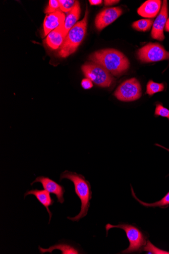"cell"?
I'll use <instances>...</instances> for the list:
<instances>
[{"label":"cell","mask_w":169,"mask_h":254,"mask_svg":"<svg viewBox=\"0 0 169 254\" xmlns=\"http://www.w3.org/2000/svg\"><path fill=\"white\" fill-rule=\"evenodd\" d=\"M60 9V4L57 0H50L49 5L45 10V13L50 14Z\"/></svg>","instance_id":"cell-23"},{"label":"cell","mask_w":169,"mask_h":254,"mask_svg":"<svg viewBox=\"0 0 169 254\" xmlns=\"http://www.w3.org/2000/svg\"><path fill=\"white\" fill-rule=\"evenodd\" d=\"M29 195H34L38 201L45 207L50 215V224L53 217V213L50 210V206H52L55 202L54 199L51 196L50 192L45 190H33L27 191L24 195V198H25L27 196Z\"/></svg>","instance_id":"cell-12"},{"label":"cell","mask_w":169,"mask_h":254,"mask_svg":"<svg viewBox=\"0 0 169 254\" xmlns=\"http://www.w3.org/2000/svg\"><path fill=\"white\" fill-rule=\"evenodd\" d=\"M65 15L60 10L48 14L43 24L44 35L47 36L57 28L64 25Z\"/></svg>","instance_id":"cell-11"},{"label":"cell","mask_w":169,"mask_h":254,"mask_svg":"<svg viewBox=\"0 0 169 254\" xmlns=\"http://www.w3.org/2000/svg\"><path fill=\"white\" fill-rule=\"evenodd\" d=\"M65 37L64 26H62L48 34L45 41L51 49L56 50L61 47Z\"/></svg>","instance_id":"cell-15"},{"label":"cell","mask_w":169,"mask_h":254,"mask_svg":"<svg viewBox=\"0 0 169 254\" xmlns=\"http://www.w3.org/2000/svg\"><path fill=\"white\" fill-rule=\"evenodd\" d=\"M66 179L73 183L75 192L81 202V211L78 215L74 217H67V219L73 221L79 222L86 217L90 205V200L92 197V192L89 182L85 177L76 173L65 171L60 175V181Z\"/></svg>","instance_id":"cell-2"},{"label":"cell","mask_w":169,"mask_h":254,"mask_svg":"<svg viewBox=\"0 0 169 254\" xmlns=\"http://www.w3.org/2000/svg\"><path fill=\"white\" fill-rule=\"evenodd\" d=\"M144 251L148 252V254H169V252L162 250L159 248H157L149 241H148L147 245L146 247H145Z\"/></svg>","instance_id":"cell-22"},{"label":"cell","mask_w":169,"mask_h":254,"mask_svg":"<svg viewBox=\"0 0 169 254\" xmlns=\"http://www.w3.org/2000/svg\"><path fill=\"white\" fill-rule=\"evenodd\" d=\"M114 228L123 230L129 242V247L122 251V254H139L144 251L148 241L146 235L137 226L125 223H120L116 225L107 224L106 226L107 237L109 231Z\"/></svg>","instance_id":"cell-3"},{"label":"cell","mask_w":169,"mask_h":254,"mask_svg":"<svg viewBox=\"0 0 169 254\" xmlns=\"http://www.w3.org/2000/svg\"><path fill=\"white\" fill-rule=\"evenodd\" d=\"M38 248L40 253L42 254L47 252L52 253L56 250H60L62 254H82L81 250L76 246L66 241H61L48 249H43L40 246H39Z\"/></svg>","instance_id":"cell-14"},{"label":"cell","mask_w":169,"mask_h":254,"mask_svg":"<svg viewBox=\"0 0 169 254\" xmlns=\"http://www.w3.org/2000/svg\"><path fill=\"white\" fill-rule=\"evenodd\" d=\"M165 30L166 32H169V18H168L165 27Z\"/></svg>","instance_id":"cell-27"},{"label":"cell","mask_w":169,"mask_h":254,"mask_svg":"<svg viewBox=\"0 0 169 254\" xmlns=\"http://www.w3.org/2000/svg\"><path fill=\"white\" fill-rule=\"evenodd\" d=\"M137 57L142 63H153L169 60V52L158 43H149L138 50Z\"/></svg>","instance_id":"cell-6"},{"label":"cell","mask_w":169,"mask_h":254,"mask_svg":"<svg viewBox=\"0 0 169 254\" xmlns=\"http://www.w3.org/2000/svg\"><path fill=\"white\" fill-rule=\"evenodd\" d=\"M157 146H158L159 147H162L163 148L168 150L169 151V149L161 146L159 144H157ZM131 193L132 196L134 198L135 200H136L141 205L146 206L147 207H162V208H164V207H167L169 205V192L167 193L165 196L161 199L160 200L158 201L157 202H154V203H147L144 202L142 201V200H140L138 197H137L134 190L133 189V188L132 186H131Z\"/></svg>","instance_id":"cell-17"},{"label":"cell","mask_w":169,"mask_h":254,"mask_svg":"<svg viewBox=\"0 0 169 254\" xmlns=\"http://www.w3.org/2000/svg\"><path fill=\"white\" fill-rule=\"evenodd\" d=\"M88 16V10L87 8L84 18L78 22L68 32L58 52L59 56L65 58L77 51L86 35Z\"/></svg>","instance_id":"cell-4"},{"label":"cell","mask_w":169,"mask_h":254,"mask_svg":"<svg viewBox=\"0 0 169 254\" xmlns=\"http://www.w3.org/2000/svg\"><path fill=\"white\" fill-rule=\"evenodd\" d=\"M86 77L96 85L102 87H108L113 81L112 74L101 65L93 63H86L81 67Z\"/></svg>","instance_id":"cell-5"},{"label":"cell","mask_w":169,"mask_h":254,"mask_svg":"<svg viewBox=\"0 0 169 254\" xmlns=\"http://www.w3.org/2000/svg\"><path fill=\"white\" fill-rule=\"evenodd\" d=\"M168 8L167 1H164L161 10L154 22L152 30V37L159 41H163L165 37L164 30L168 19Z\"/></svg>","instance_id":"cell-9"},{"label":"cell","mask_w":169,"mask_h":254,"mask_svg":"<svg viewBox=\"0 0 169 254\" xmlns=\"http://www.w3.org/2000/svg\"><path fill=\"white\" fill-rule=\"evenodd\" d=\"M161 4L160 0H149L140 6L137 9V13L142 17L154 18L159 14Z\"/></svg>","instance_id":"cell-13"},{"label":"cell","mask_w":169,"mask_h":254,"mask_svg":"<svg viewBox=\"0 0 169 254\" xmlns=\"http://www.w3.org/2000/svg\"><path fill=\"white\" fill-rule=\"evenodd\" d=\"M154 21L151 19H143L136 21L133 23L132 28L136 31L140 32H147L149 31Z\"/></svg>","instance_id":"cell-18"},{"label":"cell","mask_w":169,"mask_h":254,"mask_svg":"<svg viewBox=\"0 0 169 254\" xmlns=\"http://www.w3.org/2000/svg\"><path fill=\"white\" fill-rule=\"evenodd\" d=\"M89 60L105 67L112 75L119 76L129 68L128 59L121 52L114 49H106L92 54Z\"/></svg>","instance_id":"cell-1"},{"label":"cell","mask_w":169,"mask_h":254,"mask_svg":"<svg viewBox=\"0 0 169 254\" xmlns=\"http://www.w3.org/2000/svg\"><path fill=\"white\" fill-rule=\"evenodd\" d=\"M76 2L74 0H59L60 10L64 12H69L73 8Z\"/></svg>","instance_id":"cell-20"},{"label":"cell","mask_w":169,"mask_h":254,"mask_svg":"<svg viewBox=\"0 0 169 254\" xmlns=\"http://www.w3.org/2000/svg\"><path fill=\"white\" fill-rule=\"evenodd\" d=\"M157 117L167 118L169 120V110L164 107L162 104L157 103L155 112Z\"/></svg>","instance_id":"cell-21"},{"label":"cell","mask_w":169,"mask_h":254,"mask_svg":"<svg viewBox=\"0 0 169 254\" xmlns=\"http://www.w3.org/2000/svg\"><path fill=\"white\" fill-rule=\"evenodd\" d=\"M89 2L91 5H100L103 3L102 0H89Z\"/></svg>","instance_id":"cell-26"},{"label":"cell","mask_w":169,"mask_h":254,"mask_svg":"<svg viewBox=\"0 0 169 254\" xmlns=\"http://www.w3.org/2000/svg\"><path fill=\"white\" fill-rule=\"evenodd\" d=\"M80 3L78 1H76L74 7L68 12L65 18L64 28L66 36L70 30L77 24L80 18Z\"/></svg>","instance_id":"cell-16"},{"label":"cell","mask_w":169,"mask_h":254,"mask_svg":"<svg viewBox=\"0 0 169 254\" xmlns=\"http://www.w3.org/2000/svg\"><path fill=\"white\" fill-rule=\"evenodd\" d=\"M123 13V10L119 7L105 9L96 16L95 25L96 29L102 31L112 24Z\"/></svg>","instance_id":"cell-8"},{"label":"cell","mask_w":169,"mask_h":254,"mask_svg":"<svg viewBox=\"0 0 169 254\" xmlns=\"http://www.w3.org/2000/svg\"><path fill=\"white\" fill-rule=\"evenodd\" d=\"M142 95L141 86L135 78L120 84L114 92V96L122 102H132L138 100Z\"/></svg>","instance_id":"cell-7"},{"label":"cell","mask_w":169,"mask_h":254,"mask_svg":"<svg viewBox=\"0 0 169 254\" xmlns=\"http://www.w3.org/2000/svg\"><path fill=\"white\" fill-rule=\"evenodd\" d=\"M165 85L164 83H159L150 80L147 86V94L152 96L158 92L164 91Z\"/></svg>","instance_id":"cell-19"},{"label":"cell","mask_w":169,"mask_h":254,"mask_svg":"<svg viewBox=\"0 0 169 254\" xmlns=\"http://www.w3.org/2000/svg\"><path fill=\"white\" fill-rule=\"evenodd\" d=\"M81 85L85 89H89L93 86L92 81L88 78L84 79L82 81Z\"/></svg>","instance_id":"cell-24"},{"label":"cell","mask_w":169,"mask_h":254,"mask_svg":"<svg viewBox=\"0 0 169 254\" xmlns=\"http://www.w3.org/2000/svg\"><path fill=\"white\" fill-rule=\"evenodd\" d=\"M119 1H116V0H106L105 1V6H112L118 3Z\"/></svg>","instance_id":"cell-25"},{"label":"cell","mask_w":169,"mask_h":254,"mask_svg":"<svg viewBox=\"0 0 169 254\" xmlns=\"http://www.w3.org/2000/svg\"><path fill=\"white\" fill-rule=\"evenodd\" d=\"M37 182L42 184L44 189L47 191L55 194L57 198V202L61 204L64 202V194L65 192L64 188L50 178L44 176L37 177L31 185Z\"/></svg>","instance_id":"cell-10"}]
</instances>
